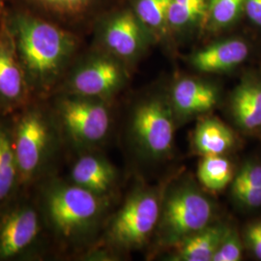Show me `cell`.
I'll return each mask as SVG.
<instances>
[{
  "label": "cell",
  "mask_w": 261,
  "mask_h": 261,
  "mask_svg": "<svg viewBox=\"0 0 261 261\" xmlns=\"http://www.w3.org/2000/svg\"><path fill=\"white\" fill-rule=\"evenodd\" d=\"M116 178L115 168L107 159L92 150L77 154L67 179L95 195L110 198Z\"/></svg>",
  "instance_id": "cell-13"
},
{
  "label": "cell",
  "mask_w": 261,
  "mask_h": 261,
  "mask_svg": "<svg viewBox=\"0 0 261 261\" xmlns=\"http://www.w3.org/2000/svg\"><path fill=\"white\" fill-rule=\"evenodd\" d=\"M66 150L92 151L107 140L112 114L107 101L73 94L56 93L47 99Z\"/></svg>",
  "instance_id": "cell-5"
},
{
  "label": "cell",
  "mask_w": 261,
  "mask_h": 261,
  "mask_svg": "<svg viewBox=\"0 0 261 261\" xmlns=\"http://www.w3.org/2000/svg\"><path fill=\"white\" fill-rule=\"evenodd\" d=\"M172 103L180 114L194 115L212 110L219 102V93L212 84L196 79H182L172 88Z\"/></svg>",
  "instance_id": "cell-16"
},
{
  "label": "cell",
  "mask_w": 261,
  "mask_h": 261,
  "mask_svg": "<svg viewBox=\"0 0 261 261\" xmlns=\"http://www.w3.org/2000/svg\"><path fill=\"white\" fill-rule=\"evenodd\" d=\"M197 175L201 185L207 190L219 192L232 181L233 170L230 162L222 155L203 156Z\"/></svg>",
  "instance_id": "cell-21"
},
{
  "label": "cell",
  "mask_w": 261,
  "mask_h": 261,
  "mask_svg": "<svg viewBox=\"0 0 261 261\" xmlns=\"http://www.w3.org/2000/svg\"><path fill=\"white\" fill-rule=\"evenodd\" d=\"M211 202L200 192L184 187L168 196L161 219L163 242L177 245L206 227L212 218Z\"/></svg>",
  "instance_id": "cell-9"
},
{
  "label": "cell",
  "mask_w": 261,
  "mask_h": 261,
  "mask_svg": "<svg viewBox=\"0 0 261 261\" xmlns=\"http://www.w3.org/2000/svg\"><path fill=\"white\" fill-rule=\"evenodd\" d=\"M4 19L34 99L56 93L81 47V36L5 4Z\"/></svg>",
  "instance_id": "cell-1"
},
{
  "label": "cell",
  "mask_w": 261,
  "mask_h": 261,
  "mask_svg": "<svg viewBox=\"0 0 261 261\" xmlns=\"http://www.w3.org/2000/svg\"><path fill=\"white\" fill-rule=\"evenodd\" d=\"M196 148L203 156L223 155L234 142L232 132L224 123L216 119L200 122L195 133Z\"/></svg>",
  "instance_id": "cell-19"
},
{
  "label": "cell",
  "mask_w": 261,
  "mask_h": 261,
  "mask_svg": "<svg viewBox=\"0 0 261 261\" xmlns=\"http://www.w3.org/2000/svg\"><path fill=\"white\" fill-rule=\"evenodd\" d=\"M10 7L25 11L76 34L94 28L96 22L112 10L118 0H4Z\"/></svg>",
  "instance_id": "cell-8"
},
{
  "label": "cell",
  "mask_w": 261,
  "mask_h": 261,
  "mask_svg": "<svg viewBox=\"0 0 261 261\" xmlns=\"http://www.w3.org/2000/svg\"><path fill=\"white\" fill-rule=\"evenodd\" d=\"M130 129L138 144L153 157H163L172 149L174 123L168 105L160 99H151L135 109Z\"/></svg>",
  "instance_id": "cell-11"
},
{
  "label": "cell",
  "mask_w": 261,
  "mask_h": 261,
  "mask_svg": "<svg viewBox=\"0 0 261 261\" xmlns=\"http://www.w3.org/2000/svg\"><path fill=\"white\" fill-rule=\"evenodd\" d=\"M207 0H171L168 9L169 29L185 30L204 20Z\"/></svg>",
  "instance_id": "cell-22"
},
{
  "label": "cell",
  "mask_w": 261,
  "mask_h": 261,
  "mask_svg": "<svg viewBox=\"0 0 261 261\" xmlns=\"http://www.w3.org/2000/svg\"><path fill=\"white\" fill-rule=\"evenodd\" d=\"M170 1L171 0H135L133 11L148 35L161 38L168 32Z\"/></svg>",
  "instance_id": "cell-20"
},
{
  "label": "cell",
  "mask_w": 261,
  "mask_h": 261,
  "mask_svg": "<svg viewBox=\"0 0 261 261\" xmlns=\"http://www.w3.org/2000/svg\"><path fill=\"white\" fill-rule=\"evenodd\" d=\"M228 230L224 225H207L178 243L177 260L212 261L215 252Z\"/></svg>",
  "instance_id": "cell-18"
},
{
  "label": "cell",
  "mask_w": 261,
  "mask_h": 261,
  "mask_svg": "<svg viewBox=\"0 0 261 261\" xmlns=\"http://www.w3.org/2000/svg\"><path fill=\"white\" fill-rule=\"evenodd\" d=\"M14 145L21 192L59 173L64 141L47 100L34 99L13 114Z\"/></svg>",
  "instance_id": "cell-3"
},
{
  "label": "cell",
  "mask_w": 261,
  "mask_h": 261,
  "mask_svg": "<svg viewBox=\"0 0 261 261\" xmlns=\"http://www.w3.org/2000/svg\"><path fill=\"white\" fill-rule=\"evenodd\" d=\"M55 260L53 246L32 192L0 208V261Z\"/></svg>",
  "instance_id": "cell-4"
},
{
  "label": "cell",
  "mask_w": 261,
  "mask_h": 261,
  "mask_svg": "<svg viewBox=\"0 0 261 261\" xmlns=\"http://www.w3.org/2000/svg\"><path fill=\"white\" fill-rule=\"evenodd\" d=\"M246 0H211L208 3L204 22L211 31L229 28L245 9Z\"/></svg>",
  "instance_id": "cell-23"
},
{
  "label": "cell",
  "mask_w": 261,
  "mask_h": 261,
  "mask_svg": "<svg viewBox=\"0 0 261 261\" xmlns=\"http://www.w3.org/2000/svg\"><path fill=\"white\" fill-rule=\"evenodd\" d=\"M231 112L238 126L252 130L261 127V83L246 80L234 90Z\"/></svg>",
  "instance_id": "cell-17"
},
{
  "label": "cell",
  "mask_w": 261,
  "mask_h": 261,
  "mask_svg": "<svg viewBox=\"0 0 261 261\" xmlns=\"http://www.w3.org/2000/svg\"><path fill=\"white\" fill-rule=\"evenodd\" d=\"M125 81L124 63L96 47L86 56L75 58L56 93L73 94L109 102L120 91Z\"/></svg>",
  "instance_id": "cell-6"
},
{
  "label": "cell",
  "mask_w": 261,
  "mask_h": 261,
  "mask_svg": "<svg viewBox=\"0 0 261 261\" xmlns=\"http://www.w3.org/2000/svg\"><path fill=\"white\" fill-rule=\"evenodd\" d=\"M242 258V245L235 230L228 229L215 252L212 261H238Z\"/></svg>",
  "instance_id": "cell-24"
},
{
  "label": "cell",
  "mask_w": 261,
  "mask_h": 261,
  "mask_svg": "<svg viewBox=\"0 0 261 261\" xmlns=\"http://www.w3.org/2000/svg\"><path fill=\"white\" fill-rule=\"evenodd\" d=\"M234 197L242 204L249 207L261 206V187L243 186L232 184Z\"/></svg>",
  "instance_id": "cell-25"
},
{
  "label": "cell",
  "mask_w": 261,
  "mask_h": 261,
  "mask_svg": "<svg viewBox=\"0 0 261 261\" xmlns=\"http://www.w3.org/2000/svg\"><path fill=\"white\" fill-rule=\"evenodd\" d=\"M21 193L13 114L0 113V208Z\"/></svg>",
  "instance_id": "cell-15"
},
{
  "label": "cell",
  "mask_w": 261,
  "mask_h": 261,
  "mask_svg": "<svg viewBox=\"0 0 261 261\" xmlns=\"http://www.w3.org/2000/svg\"><path fill=\"white\" fill-rule=\"evenodd\" d=\"M245 236L253 254L261 260V220L250 224Z\"/></svg>",
  "instance_id": "cell-27"
},
{
  "label": "cell",
  "mask_w": 261,
  "mask_h": 261,
  "mask_svg": "<svg viewBox=\"0 0 261 261\" xmlns=\"http://www.w3.org/2000/svg\"><path fill=\"white\" fill-rule=\"evenodd\" d=\"M158 198L150 192L128 197L106 225L103 240L111 250H130L142 246L160 219Z\"/></svg>",
  "instance_id": "cell-7"
},
{
  "label": "cell",
  "mask_w": 261,
  "mask_h": 261,
  "mask_svg": "<svg viewBox=\"0 0 261 261\" xmlns=\"http://www.w3.org/2000/svg\"><path fill=\"white\" fill-rule=\"evenodd\" d=\"M33 100L3 15L0 27V113L14 114Z\"/></svg>",
  "instance_id": "cell-12"
},
{
  "label": "cell",
  "mask_w": 261,
  "mask_h": 261,
  "mask_svg": "<svg viewBox=\"0 0 261 261\" xmlns=\"http://www.w3.org/2000/svg\"><path fill=\"white\" fill-rule=\"evenodd\" d=\"M233 185L261 187V166L257 164H247L234 178Z\"/></svg>",
  "instance_id": "cell-26"
},
{
  "label": "cell",
  "mask_w": 261,
  "mask_h": 261,
  "mask_svg": "<svg viewBox=\"0 0 261 261\" xmlns=\"http://www.w3.org/2000/svg\"><path fill=\"white\" fill-rule=\"evenodd\" d=\"M97 47L124 64L139 56L145 47L148 33L133 9H113L94 25Z\"/></svg>",
  "instance_id": "cell-10"
},
{
  "label": "cell",
  "mask_w": 261,
  "mask_h": 261,
  "mask_svg": "<svg viewBox=\"0 0 261 261\" xmlns=\"http://www.w3.org/2000/svg\"><path fill=\"white\" fill-rule=\"evenodd\" d=\"M4 9H5V2H4V0H0V27L2 23V19H3Z\"/></svg>",
  "instance_id": "cell-29"
},
{
  "label": "cell",
  "mask_w": 261,
  "mask_h": 261,
  "mask_svg": "<svg viewBox=\"0 0 261 261\" xmlns=\"http://www.w3.org/2000/svg\"><path fill=\"white\" fill-rule=\"evenodd\" d=\"M30 192L46 226L55 260L93 240L110 204V198L76 186L60 173L45 179Z\"/></svg>",
  "instance_id": "cell-2"
},
{
  "label": "cell",
  "mask_w": 261,
  "mask_h": 261,
  "mask_svg": "<svg viewBox=\"0 0 261 261\" xmlns=\"http://www.w3.org/2000/svg\"><path fill=\"white\" fill-rule=\"evenodd\" d=\"M244 12L252 23L261 28V0H246Z\"/></svg>",
  "instance_id": "cell-28"
},
{
  "label": "cell",
  "mask_w": 261,
  "mask_h": 261,
  "mask_svg": "<svg viewBox=\"0 0 261 261\" xmlns=\"http://www.w3.org/2000/svg\"><path fill=\"white\" fill-rule=\"evenodd\" d=\"M249 53L250 47L244 40L230 38L199 49L191 56L190 62L199 72L221 74L241 65Z\"/></svg>",
  "instance_id": "cell-14"
}]
</instances>
